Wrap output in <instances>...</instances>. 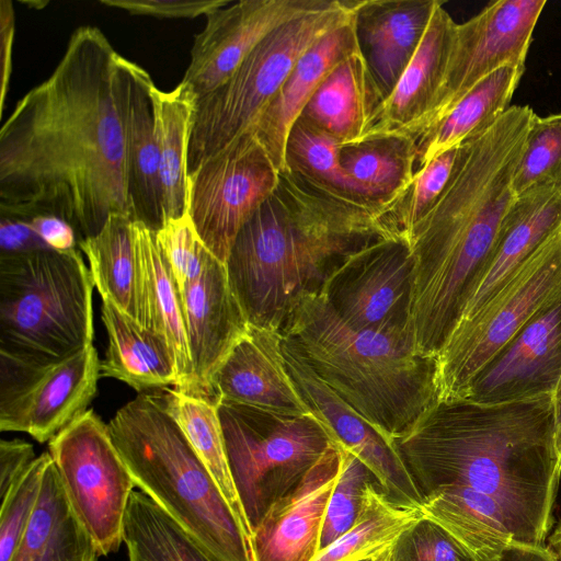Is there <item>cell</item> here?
<instances>
[{"label":"cell","instance_id":"6da1fadb","mask_svg":"<svg viewBox=\"0 0 561 561\" xmlns=\"http://www.w3.org/2000/svg\"><path fill=\"white\" fill-rule=\"evenodd\" d=\"M125 62L100 28L71 33L53 72L0 128L1 217L56 216L78 244L111 215L129 217Z\"/></svg>","mask_w":561,"mask_h":561},{"label":"cell","instance_id":"7a4b0ae2","mask_svg":"<svg viewBox=\"0 0 561 561\" xmlns=\"http://www.w3.org/2000/svg\"><path fill=\"white\" fill-rule=\"evenodd\" d=\"M393 442L423 496L443 485L492 496L523 552L547 561L561 478L553 393L495 404L440 400Z\"/></svg>","mask_w":561,"mask_h":561},{"label":"cell","instance_id":"3957f363","mask_svg":"<svg viewBox=\"0 0 561 561\" xmlns=\"http://www.w3.org/2000/svg\"><path fill=\"white\" fill-rule=\"evenodd\" d=\"M397 214L398 208L351 198L299 173L279 172L274 192L241 228L225 263L249 324L282 333L296 301L318 293L346 255L403 234Z\"/></svg>","mask_w":561,"mask_h":561},{"label":"cell","instance_id":"277c9868","mask_svg":"<svg viewBox=\"0 0 561 561\" xmlns=\"http://www.w3.org/2000/svg\"><path fill=\"white\" fill-rule=\"evenodd\" d=\"M282 334L296 342L333 391L392 440L439 401L436 357L419 353L411 337L350 325L318 293L296 301Z\"/></svg>","mask_w":561,"mask_h":561},{"label":"cell","instance_id":"5b68a950","mask_svg":"<svg viewBox=\"0 0 561 561\" xmlns=\"http://www.w3.org/2000/svg\"><path fill=\"white\" fill-rule=\"evenodd\" d=\"M107 425L142 493L216 561H253L249 530L170 412L164 393H140Z\"/></svg>","mask_w":561,"mask_h":561},{"label":"cell","instance_id":"8992f818","mask_svg":"<svg viewBox=\"0 0 561 561\" xmlns=\"http://www.w3.org/2000/svg\"><path fill=\"white\" fill-rule=\"evenodd\" d=\"M94 286L77 249L0 256V353L51 364L91 345Z\"/></svg>","mask_w":561,"mask_h":561},{"label":"cell","instance_id":"52a82bcc","mask_svg":"<svg viewBox=\"0 0 561 561\" xmlns=\"http://www.w3.org/2000/svg\"><path fill=\"white\" fill-rule=\"evenodd\" d=\"M357 0H320L266 35L221 85L196 100L187 175L252 130L298 59L317 41L352 20Z\"/></svg>","mask_w":561,"mask_h":561},{"label":"cell","instance_id":"ba28073f","mask_svg":"<svg viewBox=\"0 0 561 561\" xmlns=\"http://www.w3.org/2000/svg\"><path fill=\"white\" fill-rule=\"evenodd\" d=\"M230 473L249 528L332 444L314 415L286 416L218 400Z\"/></svg>","mask_w":561,"mask_h":561},{"label":"cell","instance_id":"9c48e42d","mask_svg":"<svg viewBox=\"0 0 561 561\" xmlns=\"http://www.w3.org/2000/svg\"><path fill=\"white\" fill-rule=\"evenodd\" d=\"M561 297V226L489 307L450 334L437 360L440 400L463 399L478 373L541 309Z\"/></svg>","mask_w":561,"mask_h":561},{"label":"cell","instance_id":"30bf717a","mask_svg":"<svg viewBox=\"0 0 561 561\" xmlns=\"http://www.w3.org/2000/svg\"><path fill=\"white\" fill-rule=\"evenodd\" d=\"M48 453L76 516L100 554L116 552L136 484L108 425L87 410L49 440Z\"/></svg>","mask_w":561,"mask_h":561},{"label":"cell","instance_id":"8fae6325","mask_svg":"<svg viewBox=\"0 0 561 561\" xmlns=\"http://www.w3.org/2000/svg\"><path fill=\"white\" fill-rule=\"evenodd\" d=\"M546 0L490 2L456 24L440 87L425 116L407 135L417 141L481 80L504 66L525 67Z\"/></svg>","mask_w":561,"mask_h":561},{"label":"cell","instance_id":"7c38bea8","mask_svg":"<svg viewBox=\"0 0 561 561\" xmlns=\"http://www.w3.org/2000/svg\"><path fill=\"white\" fill-rule=\"evenodd\" d=\"M100 365L92 344L51 364L0 353V430L49 442L87 411L96 393Z\"/></svg>","mask_w":561,"mask_h":561},{"label":"cell","instance_id":"4fadbf2b","mask_svg":"<svg viewBox=\"0 0 561 561\" xmlns=\"http://www.w3.org/2000/svg\"><path fill=\"white\" fill-rule=\"evenodd\" d=\"M278 179L279 171L254 137L240 139L187 175V214L218 261L226 263L239 231Z\"/></svg>","mask_w":561,"mask_h":561},{"label":"cell","instance_id":"5bb4252c","mask_svg":"<svg viewBox=\"0 0 561 561\" xmlns=\"http://www.w3.org/2000/svg\"><path fill=\"white\" fill-rule=\"evenodd\" d=\"M413 267L403 234L382 238L346 255L318 294L352 327L413 340Z\"/></svg>","mask_w":561,"mask_h":561},{"label":"cell","instance_id":"9a60e30c","mask_svg":"<svg viewBox=\"0 0 561 561\" xmlns=\"http://www.w3.org/2000/svg\"><path fill=\"white\" fill-rule=\"evenodd\" d=\"M283 354L289 373L332 442L356 456L392 499L421 505L423 495L392 439L380 433L333 391L313 370L296 342L283 335Z\"/></svg>","mask_w":561,"mask_h":561},{"label":"cell","instance_id":"2e32d148","mask_svg":"<svg viewBox=\"0 0 561 561\" xmlns=\"http://www.w3.org/2000/svg\"><path fill=\"white\" fill-rule=\"evenodd\" d=\"M320 0H241L206 15L194 37L182 82L196 98L221 85L271 32L312 9Z\"/></svg>","mask_w":561,"mask_h":561},{"label":"cell","instance_id":"e0dca14e","mask_svg":"<svg viewBox=\"0 0 561 561\" xmlns=\"http://www.w3.org/2000/svg\"><path fill=\"white\" fill-rule=\"evenodd\" d=\"M561 377V297L541 309L478 373L466 398L484 404L553 393Z\"/></svg>","mask_w":561,"mask_h":561},{"label":"cell","instance_id":"ac0fdd59","mask_svg":"<svg viewBox=\"0 0 561 561\" xmlns=\"http://www.w3.org/2000/svg\"><path fill=\"white\" fill-rule=\"evenodd\" d=\"M181 297L192 365L181 392L216 402L213 379L250 324L229 285L225 264L214 255Z\"/></svg>","mask_w":561,"mask_h":561},{"label":"cell","instance_id":"d6986e66","mask_svg":"<svg viewBox=\"0 0 561 561\" xmlns=\"http://www.w3.org/2000/svg\"><path fill=\"white\" fill-rule=\"evenodd\" d=\"M340 467V449L332 442L300 481L270 505L252 529L253 561H311L317 556Z\"/></svg>","mask_w":561,"mask_h":561},{"label":"cell","instance_id":"ffe728a7","mask_svg":"<svg viewBox=\"0 0 561 561\" xmlns=\"http://www.w3.org/2000/svg\"><path fill=\"white\" fill-rule=\"evenodd\" d=\"M283 334L249 325L213 379L218 400L286 416L313 414L287 367Z\"/></svg>","mask_w":561,"mask_h":561},{"label":"cell","instance_id":"44dd1931","mask_svg":"<svg viewBox=\"0 0 561 561\" xmlns=\"http://www.w3.org/2000/svg\"><path fill=\"white\" fill-rule=\"evenodd\" d=\"M560 226L561 185L535 186L516 195L504 217L488 267L453 332L473 322Z\"/></svg>","mask_w":561,"mask_h":561},{"label":"cell","instance_id":"7402d4cb","mask_svg":"<svg viewBox=\"0 0 561 561\" xmlns=\"http://www.w3.org/2000/svg\"><path fill=\"white\" fill-rule=\"evenodd\" d=\"M438 0H357L360 53L383 100L415 54Z\"/></svg>","mask_w":561,"mask_h":561},{"label":"cell","instance_id":"603a6c76","mask_svg":"<svg viewBox=\"0 0 561 561\" xmlns=\"http://www.w3.org/2000/svg\"><path fill=\"white\" fill-rule=\"evenodd\" d=\"M354 16L306 50L252 130L251 137L265 150L279 172L287 170V138L307 103L332 70L348 55L359 50Z\"/></svg>","mask_w":561,"mask_h":561},{"label":"cell","instance_id":"cb8c5ba5","mask_svg":"<svg viewBox=\"0 0 561 561\" xmlns=\"http://www.w3.org/2000/svg\"><path fill=\"white\" fill-rule=\"evenodd\" d=\"M443 4L437 1L415 54L393 90L377 107L362 140L385 135L407 136L428 112L444 77L457 24Z\"/></svg>","mask_w":561,"mask_h":561},{"label":"cell","instance_id":"d4e9b609","mask_svg":"<svg viewBox=\"0 0 561 561\" xmlns=\"http://www.w3.org/2000/svg\"><path fill=\"white\" fill-rule=\"evenodd\" d=\"M150 75L125 62V126L129 217L157 232L164 225L159 150L154 135Z\"/></svg>","mask_w":561,"mask_h":561},{"label":"cell","instance_id":"484cf974","mask_svg":"<svg viewBox=\"0 0 561 561\" xmlns=\"http://www.w3.org/2000/svg\"><path fill=\"white\" fill-rule=\"evenodd\" d=\"M423 518L440 527L474 561H502L523 552L500 504L466 485L438 486L423 496Z\"/></svg>","mask_w":561,"mask_h":561},{"label":"cell","instance_id":"4316f807","mask_svg":"<svg viewBox=\"0 0 561 561\" xmlns=\"http://www.w3.org/2000/svg\"><path fill=\"white\" fill-rule=\"evenodd\" d=\"M382 101L359 49L344 58L324 79L299 118L343 147L364 138Z\"/></svg>","mask_w":561,"mask_h":561},{"label":"cell","instance_id":"83f0119b","mask_svg":"<svg viewBox=\"0 0 561 561\" xmlns=\"http://www.w3.org/2000/svg\"><path fill=\"white\" fill-rule=\"evenodd\" d=\"M108 345L100 375L122 380L138 391L179 385L173 350L167 339L118 310L102 304Z\"/></svg>","mask_w":561,"mask_h":561},{"label":"cell","instance_id":"f1b7e54d","mask_svg":"<svg viewBox=\"0 0 561 561\" xmlns=\"http://www.w3.org/2000/svg\"><path fill=\"white\" fill-rule=\"evenodd\" d=\"M100 556L76 516L50 457L35 511L9 561H98Z\"/></svg>","mask_w":561,"mask_h":561},{"label":"cell","instance_id":"f546056e","mask_svg":"<svg viewBox=\"0 0 561 561\" xmlns=\"http://www.w3.org/2000/svg\"><path fill=\"white\" fill-rule=\"evenodd\" d=\"M133 231L142 280V325L162 334L174 352L179 385L183 391L191 377L192 365L181 293L156 232L133 221Z\"/></svg>","mask_w":561,"mask_h":561},{"label":"cell","instance_id":"4dcf8cb0","mask_svg":"<svg viewBox=\"0 0 561 561\" xmlns=\"http://www.w3.org/2000/svg\"><path fill=\"white\" fill-rule=\"evenodd\" d=\"M525 67L504 66L477 83L417 139L415 172L440 153L488 130L510 107Z\"/></svg>","mask_w":561,"mask_h":561},{"label":"cell","instance_id":"1f68e13d","mask_svg":"<svg viewBox=\"0 0 561 561\" xmlns=\"http://www.w3.org/2000/svg\"><path fill=\"white\" fill-rule=\"evenodd\" d=\"M416 140L402 135H385L343 146V170L367 202L400 207L415 174Z\"/></svg>","mask_w":561,"mask_h":561},{"label":"cell","instance_id":"d6a6232c","mask_svg":"<svg viewBox=\"0 0 561 561\" xmlns=\"http://www.w3.org/2000/svg\"><path fill=\"white\" fill-rule=\"evenodd\" d=\"M102 300L142 324V280L133 220L122 214L108 217L95 236L79 242Z\"/></svg>","mask_w":561,"mask_h":561},{"label":"cell","instance_id":"836d02e7","mask_svg":"<svg viewBox=\"0 0 561 561\" xmlns=\"http://www.w3.org/2000/svg\"><path fill=\"white\" fill-rule=\"evenodd\" d=\"M150 96L167 221L187 211V147L197 98L182 81L171 91L153 84Z\"/></svg>","mask_w":561,"mask_h":561},{"label":"cell","instance_id":"e575fe53","mask_svg":"<svg viewBox=\"0 0 561 561\" xmlns=\"http://www.w3.org/2000/svg\"><path fill=\"white\" fill-rule=\"evenodd\" d=\"M423 519L420 505L389 496L376 480L366 484L353 526L311 561L373 560L394 547L399 539Z\"/></svg>","mask_w":561,"mask_h":561},{"label":"cell","instance_id":"d590c367","mask_svg":"<svg viewBox=\"0 0 561 561\" xmlns=\"http://www.w3.org/2000/svg\"><path fill=\"white\" fill-rule=\"evenodd\" d=\"M128 561H216L175 519L134 491L124 519Z\"/></svg>","mask_w":561,"mask_h":561},{"label":"cell","instance_id":"8d00e7d4","mask_svg":"<svg viewBox=\"0 0 561 561\" xmlns=\"http://www.w3.org/2000/svg\"><path fill=\"white\" fill-rule=\"evenodd\" d=\"M167 405L188 442L207 466L232 510L250 533L233 480L230 473L217 404L176 389H167Z\"/></svg>","mask_w":561,"mask_h":561},{"label":"cell","instance_id":"74e56055","mask_svg":"<svg viewBox=\"0 0 561 561\" xmlns=\"http://www.w3.org/2000/svg\"><path fill=\"white\" fill-rule=\"evenodd\" d=\"M341 149L334 138L298 118L286 142V169L331 191L365 201L341 165Z\"/></svg>","mask_w":561,"mask_h":561},{"label":"cell","instance_id":"f35d334b","mask_svg":"<svg viewBox=\"0 0 561 561\" xmlns=\"http://www.w3.org/2000/svg\"><path fill=\"white\" fill-rule=\"evenodd\" d=\"M548 184L561 185V113L535 114L513 179L515 195Z\"/></svg>","mask_w":561,"mask_h":561},{"label":"cell","instance_id":"ab89813d","mask_svg":"<svg viewBox=\"0 0 561 561\" xmlns=\"http://www.w3.org/2000/svg\"><path fill=\"white\" fill-rule=\"evenodd\" d=\"M340 473L330 495L323 520L320 546H329L355 523L366 484L375 478L368 468L343 446ZM320 549V550H321Z\"/></svg>","mask_w":561,"mask_h":561},{"label":"cell","instance_id":"60d3db41","mask_svg":"<svg viewBox=\"0 0 561 561\" xmlns=\"http://www.w3.org/2000/svg\"><path fill=\"white\" fill-rule=\"evenodd\" d=\"M49 459L48 451L36 457L23 477L1 497L0 561L10 560L31 522Z\"/></svg>","mask_w":561,"mask_h":561},{"label":"cell","instance_id":"b9f144b4","mask_svg":"<svg viewBox=\"0 0 561 561\" xmlns=\"http://www.w3.org/2000/svg\"><path fill=\"white\" fill-rule=\"evenodd\" d=\"M156 236L182 294L201 275L213 254L198 237L187 211L180 218L168 219Z\"/></svg>","mask_w":561,"mask_h":561},{"label":"cell","instance_id":"7bdbcfd3","mask_svg":"<svg viewBox=\"0 0 561 561\" xmlns=\"http://www.w3.org/2000/svg\"><path fill=\"white\" fill-rule=\"evenodd\" d=\"M459 146L430 161L414 174L412 185L398 213L401 232L408 238L412 227L435 205L454 171Z\"/></svg>","mask_w":561,"mask_h":561},{"label":"cell","instance_id":"ee69618b","mask_svg":"<svg viewBox=\"0 0 561 561\" xmlns=\"http://www.w3.org/2000/svg\"><path fill=\"white\" fill-rule=\"evenodd\" d=\"M394 561H474L440 527L423 518L392 549Z\"/></svg>","mask_w":561,"mask_h":561},{"label":"cell","instance_id":"f6af8a7d","mask_svg":"<svg viewBox=\"0 0 561 561\" xmlns=\"http://www.w3.org/2000/svg\"><path fill=\"white\" fill-rule=\"evenodd\" d=\"M101 4L115 7L130 14L167 19H195L207 15L231 3L230 0H100Z\"/></svg>","mask_w":561,"mask_h":561},{"label":"cell","instance_id":"bcb514c9","mask_svg":"<svg viewBox=\"0 0 561 561\" xmlns=\"http://www.w3.org/2000/svg\"><path fill=\"white\" fill-rule=\"evenodd\" d=\"M35 459L31 444L21 439L0 442V497L23 477Z\"/></svg>","mask_w":561,"mask_h":561},{"label":"cell","instance_id":"7dc6e473","mask_svg":"<svg viewBox=\"0 0 561 561\" xmlns=\"http://www.w3.org/2000/svg\"><path fill=\"white\" fill-rule=\"evenodd\" d=\"M0 256L50 249L25 220L1 217Z\"/></svg>","mask_w":561,"mask_h":561},{"label":"cell","instance_id":"c3c4849f","mask_svg":"<svg viewBox=\"0 0 561 561\" xmlns=\"http://www.w3.org/2000/svg\"><path fill=\"white\" fill-rule=\"evenodd\" d=\"M25 221L50 249L56 251L77 249L76 231L67 221L50 215H37Z\"/></svg>","mask_w":561,"mask_h":561},{"label":"cell","instance_id":"681fc988","mask_svg":"<svg viewBox=\"0 0 561 561\" xmlns=\"http://www.w3.org/2000/svg\"><path fill=\"white\" fill-rule=\"evenodd\" d=\"M0 36H1V84L0 114L3 113L10 75L11 57L14 38V11L10 0H0Z\"/></svg>","mask_w":561,"mask_h":561},{"label":"cell","instance_id":"f907efd6","mask_svg":"<svg viewBox=\"0 0 561 561\" xmlns=\"http://www.w3.org/2000/svg\"><path fill=\"white\" fill-rule=\"evenodd\" d=\"M546 552L547 561H561V523L549 536Z\"/></svg>","mask_w":561,"mask_h":561},{"label":"cell","instance_id":"816d5d0a","mask_svg":"<svg viewBox=\"0 0 561 561\" xmlns=\"http://www.w3.org/2000/svg\"><path fill=\"white\" fill-rule=\"evenodd\" d=\"M553 408H554V425H556V440L559 453L561 455V377L553 392Z\"/></svg>","mask_w":561,"mask_h":561},{"label":"cell","instance_id":"f5cc1de1","mask_svg":"<svg viewBox=\"0 0 561 561\" xmlns=\"http://www.w3.org/2000/svg\"><path fill=\"white\" fill-rule=\"evenodd\" d=\"M392 548L377 557L374 561H392Z\"/></svg>","mask_w":561,"mask_h":561},{"label":"cell","instance_id":"db71d44e","mask_svg":"<svg viewBox=\"0 0 561 561\" xmlns=\"http://www.w3.org/2000/svg\"><path fill=\"white\" fill-rule=\"evenodd\" d=\"M21 3L25 5H31L32 8L35 9H42L48 3V1H21Z\"/></svg>","mask_w":561,"mask_h":561},{"label":"cell","instance_id":"11a10c76","mask_svg":"<svg viewBox=\"0 0 561 561\" xmlns=\"http://www.w3.org/2000/svg\"><path fill=\"white\" fill-rule=\"evenodd\" d=\"M374 560H375V559H373V560H365V561H374Z\"/></svg>","mask_w":561,"mask_h":561},{"label":"cell","instance_id":"9f6ffc18","mask_svg":"<svg viewBox=\"0 0 561 561\" xmlns=\"http://www.w3.org/2000/svg\"><path fill=\"white\" fill-rule=\"evenodd\" d=\"M392 561H394V560H393V556H392Z\"/></svg>","mask_w":561,"mask_h":561}]
</instances>
